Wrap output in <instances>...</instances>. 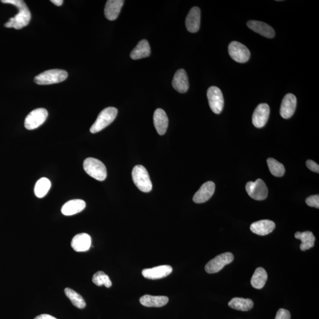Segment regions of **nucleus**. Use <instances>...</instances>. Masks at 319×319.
<instances>
[{
  "mask_svg": "<svg viewBox=\"0 0 319 319\" xmlns=\"http://www.w3.org/2000/svg\"><path fill=\"white\" fill-rule=\"evenodd\" d=\"M306 203L310 207L319 208V196L318 195L310 196L306 199Z\"/></svg>",
  "mask_w": 319,
  "mask_h": 319,
  "instance_id": "32",
  "label": "nucleus"
},
{
  "mask_svg": "<svg viewBox=\"0 0 319 319\" xmlns=\"http://www.w3.org/2000/svg\"><path fill=\"white\" fill-rule=\"evenodd\" d=\"M228 306L235 310L247 311L252 309L253 302L252 300L249 299L235 297L228 303Z\"/></svg>",
  "mask_w": 319,
  "mask_h": 319,
  "instance_id": "26",
  "label": "nucleus"
},
{
  "mask_svg": "<svg viewBox=\"0 0 319 319\" xmlns=\"http://www.w3.org/2000/svg\"><path fill=\"white\" fill-rule=\"evenodd\" d=\"M2 2L15 6L19 10V13L15 16L10 18L5 24L6 27L14 28L17 30H19L27 26L30 23L31 18V13L26 4L23 0H2Z\"/></svg>",
  "mask_w": 319,
  "mask_h": 319,
  "instance_id": "1",
  "label": "nucleus"
},
{
  "mask_svg": "<svg viewBox=\"0 0 319 319\" xmlns=\"http://www.w3.org/2000/svg\"><path fill=\"white\" fill-rule=\"evenodd\" d=\"M247 26L252 31L257 33L267 38H273L275 36L274 29L269 25L256 20H250L247 22Z\"/></svg>",
  "mask_w": 319,
  "mask_h": 319,
  "instance_id": "19",
  "label": "nucleus"
},
{
  "mask_svg": "<svg viewBox=\"0 0 319 319\" xmlns=\"http://www.w3.org/2000/svg\"><path fill=\"white\" fill-rule=\"evenodd\" d=\"M118 110L114 107H108L100 112L97 120L93 123L90 132L95 134L102 131L107 126L111 124L117 117Z\"/></svg>",
  "mask_w": 319,
  "mask_h": 319,
  "instance_id": "3",
  "label": "nucleus"
},
{
  "mask_svg": "<svg viewBox=\"0 0 319 319\" xmlns=\"http://www.w3.org/2000/svg\"><path fill=\"white\" fill-rule=\"evenodd\" d=\"M172 85L177 92L181 93H185L189 88L188 77L186 72L184 70H179L174 76Z\"/></svg>",
  "mask_w": 319,
  "mask_h": 319,
  "instance_id": "17",
  "label": "nucleus"
},
{
  "mask_svg": "<svg viewBox=\"0 0 319 319\" xmlns=\"http://www.w3.org/2000/svg\"><path fill=\"white\" fill-rule=\"evenodd\" d=\"M275 228V224L270 220H261L252 223L250 226V230L257 235L265 236L273 232Z\"/></svg>",
  "mask_w": 319,
  "mask_h": 319,
  "instance_id": "16",
  "label": "nucleus"
},
{
  "mask_svg": "<svg viewBox=\"0 0 319 319\" xmlns=\"http://www.w3.org/2000/svg\"><path fill=\"white\" fill-rule=\"evenodd\" d=\"M50 2L53 3L54 5H56L57 6H61L63 5V0H51V1Z\"/></svg>",
  "mask_w": 319,
  "mask_h": 319,
  "instance_id": "36",
  "label": "nucleus"
},
{
  "mask_svg": "<svg viewBox=\"0 0 319 319\" xmlns=\"http://www.w3.org/2000/svg\"><path fill=\"white\" fill-rule=\"evenodd\" d=\"M154 124L159 135L166 133L169 125V119L166 112L161 108L155 111L153 117Z\"/></svg>",
  "mask_w": 319,
  "mask_h": 319,
  "instance_id": "20",
  "label": "nucleus"
},
{
  "mask_svg": "<svg viewBox=\"0 0 319 319\" xmlns=\"http://www.w3.org/2000/svg\"><path fill=\"white\" fill-rule=\"evenodd\" d=\"M306 166L311 171L317 173H319V166L316 162L309 160V161L306 162Z\"/></svg>",
  "mask_w": 319,
  "mask_h": 319,
  "instance_id": "34",
  "label": "nucleus"
},
{
  "mask_svg": "<svg viewBox=\"0 0 319 319\" xmlns=\"http://www.w3.org/2000/svg\"><path fill=\"white\" fill-rule=\"evenodd\" d=\"M51 187V182L46 177H42L39 179L36 183L35 187V194L36 197L39 198H42L48 193Z\"/></svg>",
  "mask_w": 319,
  "mask_h": 319,
  "instance_id": "28",
  "label": "nucleus"
},
{
  "mask_svg": "<svg viewBox=\"0 0 319 319\" xmlns=\"http://www.w3.org/2000/svg\"><path fill=\"white\" fill-rule=\"evenodd\" d=\"M65 295L75 307L79 309H83L86 306V303L82 296L70 288L65 289Z\"/></svg>",
  "mask_w": 319,
  "mask_h": 319,
  "instance_id": "29",
  "label": "nucleus"
},
{
  "mask_svg": "<svg viewBox=\"0 0 319 319\" xmlns=\"http://www.w3.org/2000/svg\"><path fill=\"white\" fill-rule=\"evenodd\" d=\"M173 268L168 265L147 268L142 271L143 277L150 280H157L168 276L172 273Z\"/></svg>",
  "mask_w": 319,
  "mask_h": 319,
  "instance_id": "12",
  "label": "nucleus"
},
{
  "mask_svg": "<svg viewBox=\"0 0 319 319\" xmlns=\"http://www.w3.org/2000/svg\"><path fill=\"white\" fill-rule=\"evenodd\" d=\"M83 168L88 175L99 181H104L107 178V171L106 166L99 160L87 158L83 162Z\"/></svg>",
  "mask_w": 319,
  "mask_h": 319,
  "instance_id": "2",
  "label": "nucleus"
},
{
  "mask_svg": "<svg viewBox=\"0 0 319 319\" xmlns=\"http://www.w3.org/2000/svg\"><path fill=\"white\" fill-rule=\"evenodd\" d=\"M201 12L198 7L192 8L188 12L186 19L187 30L190 33H197L201 26Z\"/></svg>",
  "mask_w": 319,
  "mask_h": 319,
  "instance_id": "15",
  "label": "nucleus"
},
{
  "mask_svg": "<svg viewBox=\"0 0 319 319\" xmlns=\"http://www.w3.org/2000/svg\"><path fill=\"white\" fill-rule=\"evenodd\" d=\"M48 112L45 108H38L32 111L25 119V128L28 130L39 127L48 118Z\"/></svg>",
  "mask_w": 319,
  "mask_h": 319,
  "instance_id": "7",
  "label": "nucleus"
},
{
  "mask_svg": "<svg viewBox=\"0 0 319 319\" xmlns=\"http://www.w3.org/2000/svg\"><path fill=\"white\" fill-rule=\"evenodd\" d=\"M124 3L123 0H108L104 10L107 19L110 21L117 19Z\"/></svg>",
  "mask_w": 319,
  "mask_h": 319,
  "instance_id": "21",
  "label": "nucleus"
},
{
  "mask_svg": "<svg viewBox=\"0 0 319 319\" xmlns=\"http://www.w3.org/2000/svg\"><path fill=\"white\" fill-rule=\"evenodd\" d=\"M228 52L232 59L241 63L246 62L251 56L249 49L245 45L235 41L230 43Z\"/></svg>",
  "mask_w": 319,
  "mask_h": 319,
  "instance_id": "9",
  "label": "nucleus"
},
{
  "mask_svg": "<svg viewBox=\"0 0 319 319\" xmlns=\"http://www.w3.org/2000/svg\"><path fill=\"white\" fill-rule=\"evenodd\" d=\"M267 162L272 175L278 177H282L284 175V166L281 163L273 158H268Z\"/></svg>",
  "mask_w": 319,
  "mask_h": 319,
  "instance_id": "30",
  "label": "nucleus"
},
{
  "mask_svg": "<svg viewBox=\"0 0 319 319\" xmlns=\"http://www.w3.org/2000/svg\"><path fill=\"white\" fill-rule=\"evenodd\" d=\"M297 99L295 95L288 93L282 101L280 107V115L284 119L291 118L296 111Z\"/></svg>",
  "mask_w": 319,
  "mask_h": 319,
  "instance_id": "13",
  "label": "nucleus"
},
{
  "mask_svg": "<svg viewBox=\"0 0 319 319\" xmlns=\"http://www.w3.org/2000/svg\"><path fill=\"white\" fill-rule=\"evenodd\" d=\"M151 49L149 43L147 40H142L138 43L136 48L130 54V57L133 60L143 59L150 56Z\"/></svg>",
  "mask_w": 319,
  "mask_h": 319,
  "instance_id": "24",
  "label": "nucleus"
},
{
  "mask_svg": "<svg viewBox=\"0 0 319 319\" xmlns=\"http://www.w3.org/2000/svg\"><path fill=\"white\" fill-rule=\"evenodd\" d=\"M133 180L139 189L143 192H150L152 190L150 177L146 168L141 165L134 167L132 172Z\"/></svg>",
  "mask_w": 319,
  "mask_h": 319,
  "instance_id": "4",
  "label": "nucleus"
},
{
  "mask_svg": "<svg viewBox=\"0 0 319 319\" xmlns=\"http://www.w3.org/2000/svg\"><path fill=\"white\" fill-rule=\"evenodd\" d=\"M68 77V72L61 70H51L40 74L35 78V82L38 85H51L63 82Z\"/></svg>",
  "mask_w": 319,
  "mask_h": 319,
  "instance_id": "5",
  "label": "nucleus"
},
{
  "mask_svg": "<svg viewBox=\"0 0 319 319\" xmlns=\"http://www.w3.org/2000/svg\"><path fill=\"white\" fill-rule=\"evenodd\" d=\"M85 207V201L81 199H74L64 204L61 208V212L65 216H71L82 212Z\"/></svg>",
  "mask_w": 319,
  "mask_h": 319,
  "instance_id": "22",
  "label": "nucleus"
},
{
  "mask_svg": "<svg viewBox=\"0 0 319 319\" xmlns=\"http://www.w3.org/2000/svg\"><path fill=\"white\" fill-rule=\"evenodd\" d=\"M267 278L268 274L265 269L262 267L257 268L251 278V285L253 288L262 289L265 285Z\"/></svg>",
  "mask_w": 319,
  "mask_h": 319,
  "instance_id": "27",
  "label": "nucleus"
},
{
  "mask_svg": "<svg viewBox=\"0 0 319 319\" xmlns=\"http://www.w3.org/2000/svg\"><path fill=\"white\" fill-rule=\"evenodd\" d=\"M245 189L251 198L256 201H263L268 196V188L262 179H257L256 182H249L246 184Z\"/></svg>",
  "mask_w": 319,
  "mask_h": 319,
  "instance_id": "8",
  "label": "nucleus"
},
{
  "mask_svg": "<svg viewBox=\"0 0 319 319\" xmlns=\"http://www.w3.org/2000/svg\"><path fill=\"white\" fill-rule=\"evenodd\" d=\"M91 238L88 234L82 233L76 235L72 239V248L77 252L88 251L91 246Z\"/></svg>",
  "mask_w": 319,
  "mask_h": 319,
  "instance_id": "18",
  "label": "nucleus"
},
{
  "mask_svg": "<svg viewBox=\"0 0 319 319\" xmlns=\"http://www.w3.org/2000/svg\"><path fill=\"white\" fill-rule=\"evenodd\" d=\"M270 109L265 103L259 105L252 115V123L257 128H263L265 126L269 118Z\"/></svg>",
  "mask_w": 319,
  "mask_h": 319,
  "instance_id": "11",
  "label": "nucleus"
},
{
  "mask_svg": "<svg viewBox=\"0 0 319 319\" xmlns=\"http://www.w3.org/2000/svg\"><path fill=\"white\" fill-rule=\"evenodd\" d=\"M207 97L210 108L214 113L219 114L222 111L224 100L222 92L216 86H211L208 90Z\"/></svg>",
  "mask_w": 319,
  "mask_h": 319,
  "instance_id": "10",
  "label": "nucleus"
},
{
  "mask_svg": "<svg viewBox=\"0 0 319 319\" xmlns=\"http://www.w3.org/2000/svg\"><path fill=\"white\" fill-rule=\"evenodd\" d=\"M34 319H57L52 316H50L49 314H43L39 315L37 317H36Z\"/></svg>",
  "mask_w": 319,
  "mask_h": 319,
  "instance_id": "35",
  "label": "nucleus"
},
{
  "mask_svg": "<svg viewBox=\"0 0 319 319\" xmlns=\"http://www.w3.org/2000/svg\"><path fill=\"white\" fill-rule=\"evenodd\" d=\"M295 238L300 239L302 244L300 246V249L304 251L306 250L313 248L314 246V242L316 241V238L310 231L297 232L295 234Z\"/></svg>",
  "mask_w": 319,
  "mask_h": 319,
  "instance_id": "25",
  "label": "nucleus"
},
{
  "mask_svg": "<svg viewBox=\"0 0 319 319\" xmlns=\"http://www.w3.org/2000/svg\"><path fill=\"white\" fill-rule=\"evenodd\" d=\"M291 314L290 311L284 309H279L275 319H291Z\"/></svg>",
  "mask_w": 319,
  "mask_h": 319,
  "instance_id": "33",
  "label": "nucleus"
},
{
  "mask_svg": "<svg viewBox=\"0 0 319 319\" xmlns=\"http://www.w3.org/2000/svg\"><path fill=\"white\" fill-rule=\"evenodd\" d=\"M92 281L94 284L98 286L104 285L107 288H110L112 286V282L110 277L103 271H99L94 274Z\"/></svg>",
  "mask_w": 319,
  "mask_h": 319,
  "instance_id": "31",
  "label": "nucleus"
},
{
  "mask_svg": "<svg viewBox=\"0 0 319 319\" xmlns=\"http://www.w3.org/2000/svg\"><path fill=\"white\" fill-rule=\"evenodd\" d=\"M168 302L169 298L166 296L144 295L140 299V303L148 307H161L165 306Z\"/></svg>",
  "mask_w": 319,
  "mask_h": 319,
  "instance_id": "23",
  "label": "nucleus"
},
{
  "mask_svg": "<svg viewBox=\"0 0 319 319\" xmlns=\"http://www.w3.org/2000/svg\"><path fill=\"white\" fill-rule=\"evenodd\" d=\"M215 190V184L213 182L205 183L199 188L193 198V201L197 204H202L211 198Z\"/></svg>",
  "mask_w": 319,
  "mask_h": 319,
  "instance_id": "14",
  "label": "nucleus"
},
{
  "mask_svg": "<svg viewBox=\"0 0 319 319\" xmlns=\"http://www.w3.org/2000/svg\"><path fill=\"white\" fill-rule=\"evenodd\" d=\"M234 257L231 252L221 253L210 261L205 266V271L209 274L216 273L223 268L233 262Z\"/></svg>",
  "mask_w": 319,
  "mask_h": 319,
  "instance_id": "6",
  "label": "nucleus"
}]
</instances>
